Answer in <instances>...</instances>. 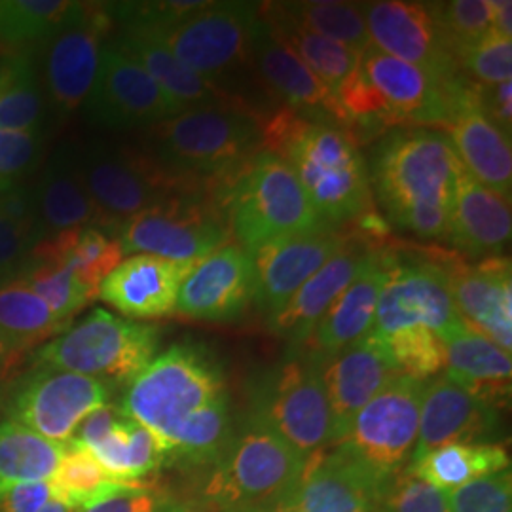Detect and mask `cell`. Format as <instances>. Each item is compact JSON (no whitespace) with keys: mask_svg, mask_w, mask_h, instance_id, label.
Masks as SVG:
<instances>
[{"mask_svg":"<svg viewBox=\"0 0 512 512\" xmlns=\"http://www.w3.org/2000/svg\"><path fill=\"white\" fill-rule=\"evenodd\" d=\"M260 147L291 165L327 224L368 213L370 175L359 141L349 129L279 107L260 122Z\"/></svg>","mask_w":512,"mask_h":512,"instance_id":"1","label":"cell"},{"mask_svg":"<svg viewBox=\"0 0 512 512\" xmlns=\"http://www.w3.org/2000/svg\"><path fill=\"white\" fill-rule=\"evenodd\" d=\"M459 171L454 145L439 129H395L374 154L370 186L395 226L448 238Z\"/></svg>","mask_w":512,"mask_h":512,"instance_id":"2","label":"cell"},{"mask_svg":"<svg viewBox=\"0 0 512 512\" xmlns=\"http://www.w3.org/2000/svg\"><path fill=\"white\" fill-rule=\"evenodd\" d=\"M465 78L439 82L418 67L368 46L359 65L338 88L336 99L348 116L349 129H448Z\"/></svg>","mask_w":512,"mask_h":512,"instance_id":"3","label":"cell"},{"mask_svg":"<svg viewBox=\"0 0 512 512\" xmlns=\"http://www.w3.org/2000/svg\"><path fill=\"white\" fill-rule=\"evenodd\" d=\"M148 154L169 173L228 194L260 154V122L247 107L186 109L150 126Z\"/></svg>","mask_w":512,"mask_h":512,"instance_id":"4","label":"cell"},{"mask_svg":"<svg viewBox=\"0 0 512 512\" xmlns=\"http://www.w3.org/2000/svg\"><path fill=\"white\" fill-rule=\"evenodd\" d=\"M304 461L285 440L249 416L222 458L203 471L198 499L220 512H270L287 503Z\"/></svg>","mask_w":512,"mask_h":512,"instance_id":"5","label":"cell"},{"mask_svg":"<svg viewBox=\"0 0 512 512\" xmlns=\"http://www.w3.org/2000/svg\"><path fill=\"white\" fill-rule=\"evenodd\" d=\"M215 355L194 344H177L128 384L120 410L167 444L175 429L205 404L226 395ZM167 452V450H165Z\"/></svg>","mask_w":512,"mask_h":512,"instance_id":"6","label":"cell"},{"mask_svg":"<svg viewBox=\"0 0 512 512\" xmlns=\"http://www.w3.org/2000/svg\"><path fill=\"white\" fill-rule=\"evenodd\" d=\"M230 234L251 255L264 245L329 226L319 217L291 165L260 152L226 198Z\"/></svg>","mask_w":512,"mask_h":512,"instance_id":"7","label":"cell"},{"mask_svg":"<svg viewBox=\"0 0 512 512\" xmlns=\"http://www.w3.org/2000/svg\"><path fill=\"white\" fill-rule=\"evenodd\" d=\"M158 348V327L97 308L44 344L33 361L37 368L82 374L109 385L129 384L152 363Z\"/></svg>","mask_w":512,"mask_h":512,"instance_id":"8","label":"cell"},{"mask_svg":"<svg viewBox=\"0 0 512 512\" xmlns=\"http://www.w3.org/2000/svg\"><path fill=\"white\" fill-rule=\"evenodd\" d=\"M84 184L103 219V230H116L150 207L183 194H219L207 184L169 173L148 152L92 143L78 148Z\"/></svg>","mask_w":512,"mask_h":512,"instance_id":"9","label":"cell"},{"mask_svg":"<svg viewBox=\"0 0 512 512\" xmlns=\"http://www.w3.org/2000/svg\"><path fill=\"white\" fill-rule=\"evenodd\" d=\"M145 29L188 71L220 88L222 80L253 65L258 8L249 2H202L167 27Z\"/></svg>","mask_w":512,"mask_h":512,"instance_id":"10","label":"cell"},{"mask_svg":"<svg viewBox=\"0 0 512 512\" xmlns=\"http://www.w3.org/2000/svg\"><path fill=\"white\" fill-rule=\"evenodd\" d=\"M219 194H183L126 220L114 234L124 255L202 260L230 239Z\"/></svg>","mask_w":512,"mask_h":512,"instance_id":"11","label":"cell"},{"mask_svg":"<svg viewBox=\"0 0 512 512\" xmlns=\"http://www.w3.org/2000/svg\"><path fill=\"white\" fill-rule=\"evenodd\" d=\"M251 416L304 459L332 446V418L321 363L302 351L266 374L256 387Z\"/></svg>","mask_w":512,"mask_h":512,"instance_id":"12","label":"cell"},{"mask_svg":"<svg viewBox=\"0 0 512 512\" xmlns=\"http://www.w3.org/2000/svg\"><path fill=\"white\" fill-rule=\"evenodd\" d=\"M425 382L395 376L361 408L340 444L380 480L406 471L418 444ZM336 446V444H334Z\"/></svg>","mask_w":512,"mask_h":512,"instance_id":"13","label":"cell"},{"mask_svg":"<svg viewBox=\"0 0 512 512\" xmlns=\"http://www.w3.org/2000/svg\"><path fill=\"white\" fill-rule=\"evenodd\" d=\"M112 21L109 6L74 2L61 27L46 40L44 86L59 118L84 107Z\"/></svg>","mask_w":512,"mask_h":512,"instance_id":"14","label":"cell"},{"mask_svg":"<svg viewBox=\"0 0 512 512\" xmlns=\"http://www.w3.org/2000/svg\"><path fill=\"white\" fill-rule=\"evenodd\" d=\"M110 389L107 382L82 374L37 368L6 397V414L40 437L65 444L82 421L109 404Z\"/></svg>","mask_w":512,"mask_h":512,"instance_id":"15","label":"cell"},{"mask_svg":"<svg viewBox=\"0 0 512 512\" xmlns=\"http://www.w3.org/2000/svg\"><path fill=\"white\" fill-rule=\"evenodd\" d=\"M82 109L90 124L107 129L150 128L184 110L114 40L103 46L99 71Z\"/></svg>","mask_w":512,"mask_h":512,"instance_id":"16","label":"cell"},{"mask_svg":"<svg viewBox=\"0 0 512 512\" xmlns=\"http://www.w3.org/2000/svg\"><path fill=\"white\" fill-rule=\"evenodd\" d=\"M361 6L372 48L410 63L444 84L461 74L440 37L431 2L380 0Z\"/></svg>","mask_w":512,"mask_h":512,"instance_id":"17","label":"cell"},{"mask_svg":"<svg viewBox=\"0 0 512 512\" xmlns=\"http://www.w3.org/2000/svg\"><path fill=\"white\" fill-rule=\"evenodd\" d=\"M459 321L444 266H399L395 260L378 298L372 334L385 338L412 327L442 334Z\"/></svg>","mask_w":512,"mask_h":512,"instance_id":"18","label":"cell"},{"mask_svg":"<svg viewBox=\"0 0 512 512\" xmlns=\"http://www.w3.org/2000/svg\"><path fill=\"white\" fill-rule=\"evenodd\" d=\"M255 260L238 243H226L202 258L188 275L175 313L196 321L230 323L255 302Z\"/></svg>","mask_w":512,"mask_h":512,"instance_id":"19","label":"cell"},{"mask_svg":"<svg viewBox=\"0 0 512 512\" xmlns=\"http://www.w3.org/2000/svg\"><path fill=\"white\" fill-rule=\"evenodd\" d=\"M384 484L336 444L306 458L287 503L298 512H374Z\"/></svg>","mask_w":512,"mask_h":512,"instance_id":"20","label":"cell"},{"mask_svg":"<svg viewBox=\"0 0 512 512\" xmlns=\"http://www.w3.org/2000/svg\"><path fill=\"white\" fill-rule=\"evenodd\" d=\"M348 239L325 226L321 230L279 239L253 253L258 310L268 321L283 310L296 291L336 255Z\"/></svg>","mask_w":512,"mask_h":512,"instance_id":"21","label":"cell"},{"mask_svg":"<svg viewBox=\"0 0 512 512\" xmlns=\"http://www.w3.org/2000/svg\"><path fill=\"white\" fill-rule=\"evenodd\" d=\"M459 319L495 346L512 349V268L509 256H488L478 264H446Z\"/></svg>","mask_w":512,"mask_h":512,"instance_id":"22","label":"cell"},{"mask_svg":"<svg viewBox=\"0 0 512 512\" xmlns=\"http://www.w3.org/2000/svg\"><path fill=\"white\" fill-rule=\"evenodd\" d=\"M399 372L391 363L384 342L366 334L321 363V378L329 399L332 446L346 439L351 421Z\"/></svg>","mask_w":512,"mask_h":512,"instance_id":"23","label":"cell"},{"mask_svg":"<svg viewBox=\"0 0 512 512\" xmlns=\"http://www.w3.org/2000/svg\"><path fill=\"white\" fill-rule=\"evenodd\" d=\"M499 423L501 416L494 406L478 401L446 376H435L423 385L420 431L412 463L442 446L495 442Z\"/></svg>","mask_w":512,"mask_h":512,"instance_id":"24","label":"cell"},{"mask_svg":"<svg viewBox=\"0 0 512 512\" xmlns=\"http://www.w3.org/2000/svg\"><path fill=\"white\" fill-rule=\"evenodd\" d=\"M198 262L133 255L103 279L97 294L114 310L133 319L165 317L175 313L181 287Z\"/></svg>","mask_w":512,"mask_h":512,"instance_id":"25","label":"cell"},{"mask_svg":"<svg viewBox=\"0 0 512 512\" xmlns=\"http://www.w3.org/2000/svg\"><path fill=\"white\" fill-rule=\"evenodd\" d=\"M393 264L395 258L387 253L370 251L366 255L359 274L330 304L323 319L304 342L306 355L325 363L372 332L378 298Z\"/></svg>","mask_w":512,"mask_h":512,"instance_id":"26","label":"cell"},{"mask_svg":"<svg viewBox=\"0 0 512 512\" xmlns=\"http://www.w3.org/2000/svg\"><path fill=\"white\" fill-rule=\"evenodd\" d=\"M253 65L260 74L262 86L281 101V107L330 120L349 129L348 116L336 95L275 37L260 18L253 46Z\"/></svg>","mask_w":512,"mask_h":512,"instance_id":"27","label":"cell"},{"mask_svg":"<svg viewBox=\"0 0 512 512\" xmlns=\"http://www.w3.org/2000/svg\"><path fill=\"white\" fill-rule=\"evenodd\" d=\"M450 141L463 169L505 200L512 194L511 137L478 107L475 84L465 80L458 107L448 126Z\"/></svg>","mask_w":512,"mask_h":512,"instance_id":"28","label":"cell"},{"mask_svg":"<svg viewBox=\"0 0 512 512\" xmlns=\"http://www.w3.org/2000/svg\"><path fill=\"white\" fill-rule=\"evenodd\" d=\"M31 196L40 241L90 226L103 230V219L80 173L78 148L65 145L55 152L31 188Z\"/></svg>","mask_w":512,"mask_h":512,"instance_id":"29","label":"cell"},{"mask_svg":"<svg viewBox=\"0 0 512 512\" xmlns=\"http://www.w3.org/2000/svg\"><path fill=\"white\" fill-rule=\"evenodd\" d=\"M446 355V378L478 401L503 410L511 401V353L467 327L463 321L439 334Z\"/></svg>","mask_w":512,"mask_h":512,"instance_id":"30","label":"cell"},{"mask_svg":"<svg viewBox=\"0 0 512 512\" xmlns=\"http://www.w3.org/2000/svg\"><path fill=\"white\" fill-rule=\"evenodd\" d=\"M511 234V200L478 183L461 165L446 239L463 255L488 258L509 245Z\"/></svg>","mask_w":512,"mask_h":512,"instance_id":"31","label":"cell"},{"mask_svg":"<svg viewBox=\"0 0 512 512\" xmlns=\"http://www.w3.org/2000/svg\"><path fill=\"white\" fill-rule=\"evenodd\" d=\"M368 253L370 251L359 249L348 239V243L296 291L289 304L268 321L270 329L294 346H304L330 304L359 274Z\"/></svg>","mask_w":512,"mask_h":512,"instance_id":"32","label":"cell"},{"mask_svg":"<svg viewBox=\"0 0 512 512\" xmlns=\"http://www.w3.org/2000/svg\"><path fill=\"white\" fill-rule=\"evenodd\" d=\"M112 40L124 54L137 61L154 78V82L184 110L207 105L245 107L241 101L232 99L226 90H220L219 86L188 71L145 27L122 25L120 35Z\"/></svg>","mask_w":512,"mask_h":512,"instance_id":"33","label":"cell"},{"mask_svg":"<svg viewBox=\"0 0 512 512\" xmlns=\"http://www.w3.org/2000/svg\"><path fill=\"white\" fill-rule=\"evenodd\" d=\"M258 18L334 95L359 65V52L306 29L283 10L281 2H264Z\"/></svg>","mask_w":512,"mask_h":512,"instance_id":"34","label":"cell"},{"mask_svg":"<svg viewBox=\"0 0 512 512\" xmlns=\"http://www.w3.org/2000/svg\"><path fill=\"white\" fill-rule=\"evenodd\" d=\"M232 439L234 425L230 395L226 393L196 410L175 429L165 444L167 467L177 465L203 473L222 458Z\"/></svg>","mask_w":512,"mask_h":512,"instance_id":"35","label":"cell"},{"mask_svg":"<svg viewBox=\"0 0 512 512\" xmlns=\"http://www.w3.org/2000/svg\"><path fill=\"white\" fill-rule=\"evenodd\" d=\"M88 450L112 478L131 486L143 484L141 478L167 467L164 444L122 410L107 435Z\"/></svg>","mask_w":512,"mask_h":512,"instance_id":"36","label":"cell"},{"mask_svg":"<svg viewBox=\"0 0 512 512\" xmlns=\"http://www.w3.org/2000/svg\"><path fill=\"white\" fill-rule=\"evenodd\" d=\"M511 469V458L501 442L450 444L416 459L408 471L423 482L450 492L478 478Z\"/></svg>","mask_w":512,"mask_h":512,"instance_id":"37","label":"cell"},{"mask_svg":"<svg viewBox=\"0 0 512 512\" xmlns=\"http://www.w3.org/2000/svg\"><path fill=\"white\" fill-rule=\"evenodd\" d=\"M31 256L65 264L88 289L99 293V285L122 262L124 251L114 236L90 226L38 241Z\"/></svg>","mask_w":512,"mask_h":512,"instance_id":"38","label":"cell"},{"mask_svg":"<svg viewBox=\"0 0 512 512\" xmlns=\"http://www.w3.org/2000/svg\"><path fill=\"white\" fill-rule=\"evenodd\" d=\"M65 444L44 439L16 421L0 423V494L23 482L52 480Z\"/></svg>","mask_w":512,"mask_h":512,"instance_id":"39","label":"cell"},{"mask_svg":"<svg viewBox=\"0 0 512 512\" xmlns=\"http://www.w3.org/2000/svg\"><path fill=\"white\" fill-rule=\"evenodd\" d=\"M0 129L42 133L44 92L29 55L0 59Z\"/></svg>","mask_w":512,"mask_h":512,"instance_id":"40","label":"cell"},{"mask_svg":"<svg viewBox=\"0 0 512 512\" xmlns=\"http://www.w3.org/2000/svg\"><path fill=\"white\" fill-rule=\"evenodd\" d=\"M19 277L0 283V330L21 348H33L69 329Z\"/></svg>","mask_w":512,"mask_h":512,"instance_id":"41","label":"cell"},{"mask_svg":"<svg viewBox=\"0 0 512 512\" xmlns=\"http://www.w3.org/2000/svg\"><path fill=\"white\" fill-rule=\"evenodd\" d=\"M38 241L31 190L18 186L0 194V283L19 277Z\"/></svg>","mask_w":512,"mask_h":512,"instance_id":"42","label":"cell"},{"mask_svg":"<svg viewBox=\"0 0 512 512\" xmlns=\"http://www.w3.org/2000/svg\"><path fill=\"white\" fill-rule=\"evenodd\" d=\"M50 484L55 499L63 501L73 509H80L124 486H131L112 478L101 467V463L93 458L92 452L74 440L65 442L63 458Z\"/></svg>","mask_w":512,"mask_h":512,"instance_id":"43","label":"cell"},{"mask_svg":"<svg viewBox=\"0 0 512 512\" xmlns=\"http://www.w3.org/2000/svg\"><path fill=\"white\" fill-rule=\"evenodd\" d=\"M281 6L300 25L321 37L340 42L359 54L370 46L363 6L357 2L302 0L281 2Z\"/></svg>","mask_w":512,"mask_h":512,"instance_id":"44","label":"cell"},{"mask_svg":"<svg viewBox=\"0 0 512 512\" xmlns=\"http://www.w3.org/2000/svg\"><path fill=\"white\" fill-rule=\"evenodd\" d=\"M19 279L46 302L55 317L67 323H71L74 313L86 308L97 296L71 268L50 258L31 256Z\"/></svg>","mask_w":512,"mask_h":512,"instance_id":"45","label":"cell"},{"mask_svg":"<svg viewBox=\"0 0 512 512\" xmlns=\"http://www.w3.org/2000/svg\"><path fill=\"white\" fill-rule=\"evenodd\" d=\"M67 0H2L0 46H23L46 42L73 10Z\"/></svg>","mask_w":512,"mask_h":512,"instance_id":"46","label":"cell"},{"mask_svg":"<svg viewBox=\"0 0 512 512\" xmlns=\"http://www.w3.org/2000/svg\"><path fill=\"white\" fill-rule=\"evenodd\" d=\"M431 4L444 46L459 65L463 55L492 31V0H452Z\"/></svg>","mask_w":512,"mask_h":512,"instance_id":"47","label":"cell"},{"mask_svg":"<svg viewBox=\"0 0 512 512\" xmlns=\"http://www.w3.org/2000/svg\"><path fill=\"white\" fill-rule=\"evenodd\" d=\"M391 357V363L399 376L412 378L416 382H427L439 376L446 366L444 346L437 332L412 327L380 338Z\"/></svg>","mask_w":512,"mask_h":512,"instance_id":"48","label":"cell"},{"mask_svg":"<svg viewBox=\"0 0 512 512\" xmlns=\"http://www.w3.org/2000/svg\"><path fill=\"white\" fill-rule=\"evenodd\" d=\"M459 73L475 86L511 82L512 38L490 31L459 61Z\"/></svg>","mask_w":512,"mask_h":512,"instance_id":"49","label":"cell"},{"mask_svg":"<svg viewBox=\"0 0 512 512\" xmlns=\"http://www.w3.org/2000/svg\"><path fill=\"white\" fill-rule=\"evenodd\" d=\"M374 512H450V507L446 492L406 469L385 480Z\"/></svg>","mask_w":512,"mask_h":512,"instance_id":"50","label":"cell"},{"mask_svg":"<svg viewBox=\"0 0 512 512\" xmlns=\"http://www.w3.org/2000/svg\"><path fill=\"white\" fill-rule=\"evenodd\" d=\"M450 512H512V475L505 469L446 492Z\"/></svg>","mask_w":512,"mask_h":512,"instance_id":"51","label":"cell"},{"mask_svg":"<svg viewBox=\"0 0 512 512\" xmlns=\"http://www.w3.org/2000/svg\"><path fill=\"white\" fill-rule=\"evenodd\" d=\"M44 133H19L0 129V194L18 188L33 171L42 154Z\"/></svg>","mask_w":512,"mask_h":512,"instance_id":"52","label":"cell"},{"mask_svg":"<svg viewBox=\"0 0 512 512\" xmlns=\"http://www.w3.org/2000/svg\"><path fill=\"white\" fill-rule=\"evenodd\" d=\"M179 499L165 490L137 484L103 495L74 512H169Z\"/></svg>","mask_w":512,"mask_h":512,"instance_id":"53","label":"cell"},{"mask_svg":"<svg viewBox=\"0 0 512 512\" xmlns=\"http://www.w3.org/2000/svg\"><path fill=\"white\" fill-rule=\"evenodd\" d=\"M52 499L50 480L23 482L0 494V512H40Z\"/></svg>","mask_w":512,"mask_h":512,"instance_id":"54","label":"cell"},{"mask_svg":"<svg viewBox=\"0 0 512 512\" xmlns=\"http://www.w3.org/2000/svg\"><path fill=\"white\" fill-rule=\"evenodd\" d=\"M478 107L494 122L497 128L511 137L512 133V82L497 86H475Z\"/></svg>","mask_w":512,"mask_h":512,"instance_id":"55","label":"cell"},{"mask_svg":"<svg viewBox=\"0 0 512 512\" xmlns=\"http://www.w3.org/2000/svg\"><path fill=\"white\" fill-rule=\"evenodd\" d=\"M494 6V21L492 31L512 38V2L511 0H492Z\"/></svg>","mask_w":512,"mask_h":512,"instance_id":"56","label":"cell"},{"mask_svg":"<svg viewBox=\"0 0 512 512\" xmlns=\"http://www.w3.org/2000/svg\"><path fill=\"white\" fill-rule=\"evenodd\" d=\"M27 351H0V385L16 378Z\"/></svg>","mask_w":512,"mask_h":512,"instance_id":"57","label":"cell"},{"mask_svg":"<svg viewBox=\"0 0 512 512\" xmlns=\"http://www.w3.org/2000/svg\"><path fill=\"white\" fill-rule=\"evenodd\" d=\"M169 512H220L217 509H213V507H209V505H205L202 501H198V499H192V497H188V499H184V501H177V505L171 509Z\"/></svg>","mask_w":512,"mask_h":512,"instance_id":"58","label":"cell"},{"mask_svg":"<svg viewBox=\"0 0 512 512\" xmlns=\"http://www.w3.org/2000/svg\"><path fill=\"white\" fill-rule=\"evenodd\" d=\"M0 351H27V349L21 348L16 340H12L6 332L0 330Z\"/></svg>","mask_w":512,"mask_h":512,"instance_id":"59","label":"cell"},{"mask_svg":"<svg viewBox=\"0 0 512 512\" xmlns=\"http://www.w3.org/2000/svg\"><path fill=\"white\" fill-rule=\"evenodd\" d=\"M76 509L73 507H69V505H65L63 501H59V499H52L44 509L40 512H74Z\"/></svg>","mask_w":512,"mask_h":512,"instance_id":"60","label":"cell"},{"mask_svg":"<svg viewBox=\"0 0 512 512\" xmlns=\"http://www.w3.org/2000/svg\"><path fill=\"white\" fill-rule=\"evenodd\" d=\"M270 512H298L294 507H291L289 503H283V505H279V507H275L274 511Z\"/></svg>","mask_w":512,"mask_h":512,"instance_id":"61","label":"cell"},{"mask_svg":"<svg viewBox=\"0 0 512 512\" xmlns=\"http://www.w3.org/2000/svg\"><path fill=\"white\" fill-rule=\"evenodd\" d=\"M6 397H8V393H6L4 385H0V410H2V406L6 404Z\"/></svg>","mask_w":512,"mask_h":512,"instance_id":"62","label":"cell"}]
</instances>
